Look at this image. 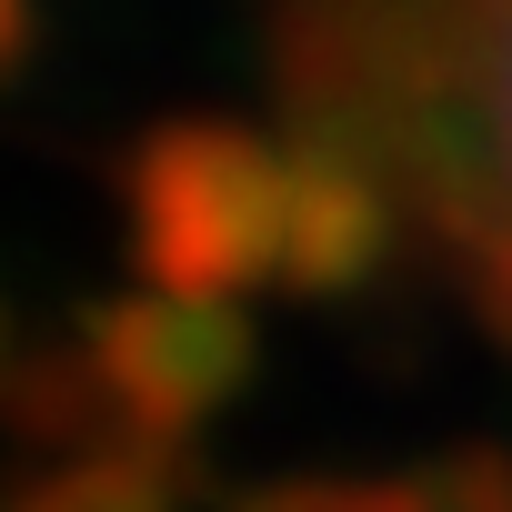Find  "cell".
Wrapping results in <instances>:
<instances>
[{
  "label": "cell",
  "mask_w": 512,
  "mask_h": 512,
  "mask_svg": "<svg viewBox=\"0 0 512 512\" xmlns=\"http://www.w3.org/2000/svg\"><path fill=\"white\" fill-rule=\"evenodd\" d=\"M502 161H512V41H502Z\"/></svg>",
  "instance_id": "cell-1"
}]
</instances>
